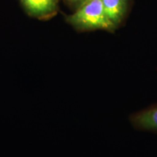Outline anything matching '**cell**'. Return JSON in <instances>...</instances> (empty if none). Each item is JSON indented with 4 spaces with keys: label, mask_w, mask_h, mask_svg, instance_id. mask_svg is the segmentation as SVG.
<instances>
[{
    "label": "cell",
    "mask_w": 157,
    "mask_h": 157,
    "mask_svg": "<svg viewBox=\"0 0 157 157\" xmlns=\"http://www.w3.org/2000/svg\"><path fill=\"white\" fill-rule=\"evenodd\" d=\"M66 21L81 32L95 30L113 32L117 29L108 19L101 0H87L74 13L66 16Z\"/></svg>",
    "instance_id": "cell-1"
},
{
    "label": "cell",
    "mask_w": 157,
    "mask_h": 157,
    "mask_svg": "<svg viewBox=\"0 0 157 157\" xmlns=\"http://www.w3.org/2000/svg\"><path fill=\"white\" fill-rule=\"evenodd\" d=\"M66 2L68 4V5L71 6V7H74L76 9L78 7H79L82 4H83L84 2H86L87 0H65Z\"/></svg>",
    "instance_id": "cell-5"
},
{
    "label": "cell",
    "mask_w": 157,
    "mask_h": 157,
    "mask_svg": "<svg viewBox=\"0 0 157 157\" xmlns=\"http://www.w3.org/2000/svg\"><path fill=\"white\" fill-rule=\"evenodd\" d=\"M23 10L30 17L46 21L58 12L60 0H20Z\"/></svg>",
    "instance_id": "cell-2"
},
{
    "label": "cell",
    "mask_w": 157,
    "mask_h": 157,
    "mask_svg": "<svg viewBox=\"0 0 157 157\" xmlns=\"http://www.w3.org/2000/svg\"><path fill=\"white\" fill-rule=\"evenodd\" d=\"M129 120L135 129L157 132V104L133 113Z\"/></svg>",
    "instance_id": "cell-3"
},
{
    "label": "cell",
    "mask_w": 157,
    "mask_h": 157,
    "mask_svg": "<svg viewBox=\"0 0 157 157\" xmlns=\"http://www.w3.org/2000/svg\"><path fill=\"white\" fill-rule=\"evenodd\" d=\"M104 11L115 28L121 24L128 8V0H101Z\"/></svg>",
    "instance_id": "cell-4"
}]
</instances>
